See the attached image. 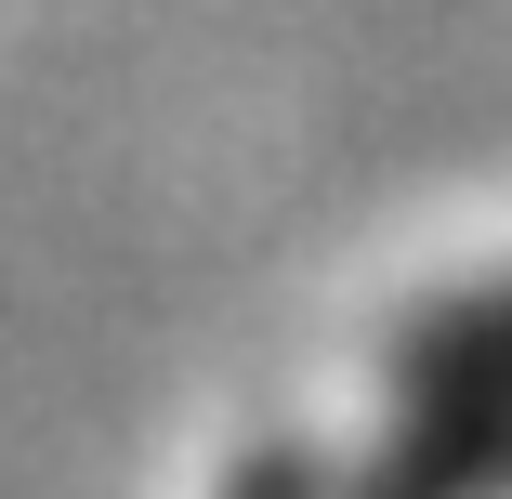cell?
I'll use <instances>...</instances> for the list:
<instances>
[{
    "label": "cell",
    "mask_w": 512,
    "mask_h": 499,
    "mask_svg": "<svg viewBox=\"0 0 512 499\" xmlns=\"http://www.w3.org/2000/svg\"><path fill=\"white\" fill-rule=\"evenodd\" d=\"M407 394H486V408H512V289L434 303L407 329Z\"/></svg>",
    "instance_id": "obj_1"
},
{
    "label": "cell",
    "mask_w": 512,
    "mask_h": 499,
    "mask_svg": "<svg viewBox=\"0 0 512 499\" xmlns=\"http://www.w3.org/2000/svg\"><path fill=\"white\" fill-rule=\"evenodd\" d=\"M237 499H302V460H263V473H250Z\"/></svg>",
    "instance_id": "obj_2"
}]
</instances>
